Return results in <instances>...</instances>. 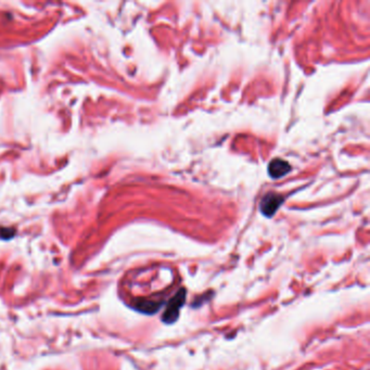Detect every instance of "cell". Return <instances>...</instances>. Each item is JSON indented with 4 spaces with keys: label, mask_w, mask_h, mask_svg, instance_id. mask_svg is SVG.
I'll return each instance as SVG.
<instances>
[{
    "label": "cell",
    "mask_w": 370,
    "mask_h": 370,
    "mask_svg": "<svg viewBox=\"0 0 370 370\" xmlns=\"http://www.w3.org/2000/svg\"><path fill=\"white\" fill-rule=\"evenodd\" d=\"M282 202H284V198L278 193L269 192L265 194L259 203L260 213L266 217H271L280 208Z\"/></svg>",
    "instance_id": "cell-2"
},
{
    "label": "cell",
    "mask_w": 370,
    "mask_h": 370,
    "mask_svg": "<svg viewBox=\"0 0 370 370\" xmlns=\"http://www.w3.org/2000/svg\"><path fill=\"white\" fill-rule=\"evenodd\" d=\"M291 171L289 163L282 159H274L268 165V174L271 178H280Z\"/></svg>",
    "instance_id": "cell-3"
},
{
    "label": "cell",
    "mask_w": 370,
    "mask_h": 370,
    "mask_svg": "<svg viewBox=\"0 0 370 370\" xmlns=\"http://www.w3.org/2000/svg\"><path fill=\"white\" fill-rule=\"evenodd\" d=\"M185 301H186V291L182 289L178 291L175 296H174L170 303L167 304L164 314H163V322L165 324H174L179 317V313L184 306Z\"/></svg>",
    "instance_id": "cell-1"
}]
</instances>
